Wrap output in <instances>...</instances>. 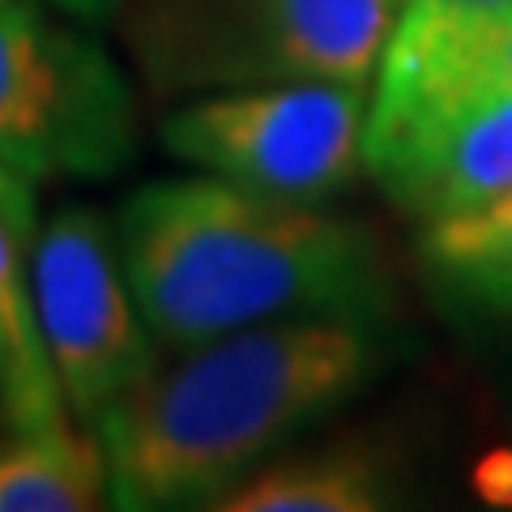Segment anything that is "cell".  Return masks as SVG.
<instances>
[{"label": "cell", "mask_w": 512, "mask_h": 512, "mask_svg": "<svg viewBox=\"0 0 512 512\" xmlns=\"http://www.w3.org/2000/svg\"><path fill=\"white\" fill-rule=\"evenodd\" d=\"M363 171L423 227L504 201L512 192V90L380 56Z\"/></svg>", "instance_id": "5b68a950"}, {"label": "cell", "mask_w": 512, "mask_h": 512, "mask_svg": "<svg viewBox=\"0 0 512 512\" xmlns=\"http://www.w3.org/2000/svg\"><path fill=\"white\" fill-rule=\"evenodd\" d=\"M137 154V99L82 22L0 0V163L43 180H107Z\"/></svg>", "instance_id": "277c9868"}, {"label": "cell", "mask_w": 512, "mask_h": 512, "mask_svg": "<svg viewBox=\"0 0 512 512\" xmlns=\"http://www.w3.org/2000/svg\"><path fill=\"white\" fill-rule=\"evenodd\" d=\"M107 495L103 444L69 419L13 431L0 444V512H90Z\"/></svg>", "instance_id": "30bf717a"}, {"label": "cell", "mask_w": 512, "mask_h": 512, "mask_svg": "<svg viewBox=\"0 0 512 512\" xmlns=\"http://www.w3.org/2000/svg\"><path fill=\"white\" fill-rule=\"evenodd\" d=\"M35 316L56 384L82 423L158 363V342L128 286L116 227L90 205H64L35 239Z\"/></svg>", "instance_id": "52a82bcc"}, {"label": "cell", "mask_w": 512, "mask_h": 512, "mask_svg": "<svg viewBox=\"0 0 512 512\" xmlns=\"http://www.w3.org/2000/svg\"><path fill=\"white\" fill-rule=\"evenodd\" d=\"M444 5H461V9H508L512 0H444Z\"/></svg>", "instance_id": "5bb4252c"}, {"label": "cell", "mask_w": 512, "mask_h": 512, "mask_svg": "<svg viewBox=\"0 0 512 512\" xmlns=\"http://www.w3.org/2000/svg\"><path fill=\"white\" fill-rule=\"evenodd\" d=\"M116 244L167 350L303 316H384L393 299L380 244L355 218L205 171L141 184L116 214Z\"/></svg>", "instance_id": "7a4b0ae2"}, {"label": "cell", "mask_w": 512, "mask_h": 512, "mask_svg": "<svg viewBox=\"0 0 512 512\" xmlns=\"http://www.w3.org/2000/svg\"><path fill=\"white\" fill-rule=\"evenodd\" d=\"M47 5H56L64 18H73L82 26H107V22H116V13L128 0H47Z\"/></svg>", "instance_id": "4fadbf2b"}, {"label": "cell", "mask_w": 512, "mask_h": 512, "mask_svg": "<svg viewBox=\"0 0 512 512\" xmlns=\"http://www.w3.org/2000/svg\"><path fill=\"white\" fill-rule=\"evenodd\" d=\"M384 359V316H303L175 350L99 419L116 508H214Z\"/></svg>", "instance_id": "6da1fadb"}, {"label": "cell", "mask_w": 512, "mask_h": 512, "mask_svg": "<svg viewBox=\"0 0 512 512\" xmlns=\"http://www.w3.org/2000/svg\"><path fill=\"white\" fill-rule=\"evenodd\" d=\"M5 380H9V342H5V329H0V393H5Z\"/></svg>", "instance_id": "9a60e30c"}, {"label": "cell", "mask_w": 512, "mask_h": 512, "mask_svg": "<svg viewBox=\"0 0 512 512\" xmlns=\"http://www.w3.org/2000/svg\"><path fill=\"white\" fill-rule=\"evenodd\" d=\"M367 86H239L175 107L158 141L175 163L261 197L329 205L363 171Z\"/></svg>", "instance_id": "8992f818"}, {"label": "cell", "mask_w": 512, "mask_h": 512, "mask_svg": "<svg viewBox=\"0 0 512 512\" xmlns=\"http://www.w3.org/2000/svg\"><path fill=\"white\" fill-rule=\"evenodd\" d=\"M406 0H128L120 39L154 94L367 86Z\"/></svg>", "instance_id": "3957f363"}, {"label": "cell", "mask_w": 512, "mask_h": 512, "mask_svg": "<svg viewBox=\"0 0 512 512\" xmlns=\"http://www.w3.org/2000/svg\"><path fill=\"white\" fill-rule=\"evenodd\" d=\"M393 483L367 448H320L252 470L222 495L214 512H376L389 508Z\"/></svg>", "instance_id": "9c48e42d"}, {"label": "cell", "mask_w": 512, "mask_h": 512, "mask_svg": "<svg viewBox=\"0 0 512 512\" xmlns=\"http://www.w3.org/2000/svg\"><path fill=\"white\" fill-rule=\"evenodd\" d=\"M384 56L487 77L512 90V5L508 9H461L444 0H406Z\"/></svg>", "instance_id": "8fae6325"}, {"label": "cell", "mask_w": 512, "mask_h": 512, "mask_svg": "<svg viewBox=\"0 0 512 512\" xmlns=\"http://www.w3.org/2000/svg\"><path fill=\"white\" fill-rule=\"evenodd\" d=\"M35 239V184L0 163V329L9 342V380L0 402H5V419L13 431L64 419V393L35 316V282H30Z\"/></svg>", "instance_id": "ba28073f"}, {"label": "cell", "mask_w": 512, "mask_h": 512, "mask_svg": "<svg viewBox=\"0 0 512 512\" xmlns=\"http://www.w3.org/2000/svg\"><path fill=\"white\" fill-rule=\"evenodd\" d=\"M419 256L444 295L478 312L512 316V192L478 214L423 227Z\"/></svg>", "instance_id": "7c38bea8"}]
</instances>
